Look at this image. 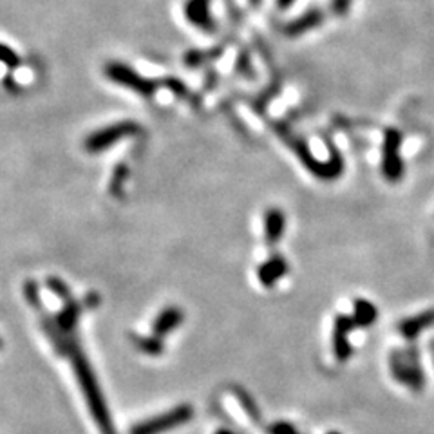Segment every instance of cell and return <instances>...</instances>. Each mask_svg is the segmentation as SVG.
I'll return each mask as SVG.
<instances>
[{
    "label": "cell",
    "mask_w": 434,
    "mask_h": 434,
    "mask_svg": "<svg viewBox=\"0 0 434 434\" xmlns=\"http://www.w3.org/2000/svg\"><path fill=\"white\" fill-rule=\"evenodd\" d=\"M64 344H66V342H64ZM67 348H69L71 360H73V368L74 371H76L80 388L81 391H84V395H86L87 403H89V409L91 413H93L94 420H96V423L100 425L101 434H116V430H114L113 427V422L108 418V411L107 407H105L104 396H101L100 389H98L96 378H94L89 364H87V360L84 358V355L78 351L76 345H67Z\"/></svg>",
    "instance_id": "6da1fadb"
},
{
    "label": "cell",
    "mask_w": 434,
    "mask_h": 434,
    "mask_svg": "<svg viewBox=\"0 0 434 434\" xmlns=\"http://www.w3.org/2000/svg\"><path fill=\"white\" fill-rule=\"evenodd\" d=\"M105 74L114 84H120V86L141 94V96H152L159 89V81L143 78L141 74H138L134 69H131V67L121 62H108L105 66Z\"/></svg>",
    "instance_id": "7a4b0ae2"
},
{
    "label": "cell",
    "mask_w": 434,
    "mask_h": 434,
    "mask_svg": "<svg viewBox=\"0 0 434 434\" xmlns=\"http://www.w3.org/2000/svg\"><path fill=\"white\" fill-rule=\"evenodd\" d=\"M140 132V125L134 123V121H118V123L108 125V127L100 128V131L93 132L86 140V151L87 152H104L107 148H111L113 145H116L118 141L125 140L128 136H134Z\"/></svg>",
    "instance_id": "3957f363"
},
{
    "label": "cell",
    "mask_w": 434,
    "mask_h": 434,
    "mask_svg": "<svg viewBox=\"0 0 434 434\" xmlns=\"http://www.w3.org/2000/svg\"><path fill=\"white\" fill-rule=\"evenodd\" d=\"M194 411L190 405H179L176 409L163 413V415L154 416L148 422H141L138 425L132 427L131 434H161L167 433V430L174 429V427L183 425V423L188 422L192 418Z\"/></svg>",
    "instance_id": "277c9868"
},
{
    "label": "cell",
    "mask_w": 434,
    "mask_h": 434,
    "mask_svg": "<svg viewBox=\"0 0 434 434\" xmlns=\"http://www.w3.org/2000/svg\"><path fill=\"white\" fill-rule=\"evenodd\" d=\"M400 143H402V136L395 128H389L385 132V141H384V163H382V168H384V176L389 181H398L402 178L403 172V163L400 159Z\"/></svg>",
    "instance_id": "5b68a950"
},
{
    "label": "cell",
    "mask_w": 434,
    "mask_h": 434,
    "mask_svg": "<svg viewBox=\"0 0 434 434\" xmlns=\"http://www.w3.org/2000/svg\"><path fill=\"white\" fill-rule=\"evenodd\" d=\"M183 11L185 19L201 31L212 33L216 29V22L210 15V0H186Z\"/></svg>",
    "instance_id": "8992f818"
},
{
    "label": "cell",
    "mask_w": 434,
    "mask_h": 434,
    "mask_svg": "<svg viewBox=\"0 0 434 434\" xmlns=\"http://www.w3.org/2000/svg\"><path fill=\"white\" fill-rule=\"evenodd\" d=\"M355 321L353 317H340L335 322V333H333V348L335 355H337L338 360H345V358L351 355V348H349V331L355 328Z\"/></svg>",
    "instance_id": "52a82bcc"
},
{
    "label": "cell",
    "mask_w": 434,
    "mask_h": 434,
    "mask_svg": "<svg viewBox=\"0 0 434 434\" xmlns=\"http://www.w3.org/2000/svg\"><path fill=\"white\" fill-rule=\"evenodd\" d=\"M288 271V264L284 261V257L273 256L266 261L264 264H261L259 270H257V277H259L261 283L264 286H273L276 283H279Z\"/></svg>",
    "instance_id": "ba28073f"
},
{
    "label": "cell",
    "mask_w": 434,
    "mask_h": 434,
    "mask_svg": "<svg viewBox=\"0 0 434 434\" xmlns=\"http://www.w3.org/2000/svg\"><path fill=\"white\" fill-rule=\"evenodd\" d=\"M393 369H395L396 378H400L402 382H405L407 385L418 389L422 388V371L418 369L415 360L409 358V355H403V360H398L395 357V362H393Z\"/></svg>",
    "instance_id": "9c48e42d"
},
{
    "label": "cell",
    "mask_w": 434,
    "mask_h": 434,
    "mask_svg": "<svg viewBox=\"0 0 434 434\" xmlns=\"http://www.w3.org/2000/svg\"><path fill=\"white\" fill-rule=\"evenodd\" d=\"M183 322V311L179 308H167V310L159 313V317L154 321L152 326V331H154V337H165L171 331H174L176 328H179V324Z\"/></svg>",
    "instance_id": "30bf717a"
},
{
    "label": "cell",
    "mask_w": 434,
    "mask_h": 434,
    "mask_svg": "<svg viewBox=\"0 0 434 434\" xmlns=\"http://www.w3.org/2000/svg\"><path fill=\"white\" fill-rule=\"evenodd\" d=\"M434 324V310L425 311V313L418 315L415 318H409V321H403L400 324V333L402 337H405L407 340H413V338L418 337L423 330L430 328Z\"/></svg>",
    "instance_id": "8fae6325"
},
{
    "label": "cell",
    "mask_w": 434,
    "mask_h": 434,
    "mask_svg": "<svg viewBox=\"0 0 434 434\" xmlns=\"http://www.w3.org/2000/svg\"><path fill=\"white\" fill-rule=\"evenodd\" d=\"M322 20H324L322 11L313 9V11H308L306 15L298 16L297 20H293L291 24H288L286 33L291 36H297V35H301V33H306V31H310V29H313V27H317Z\"/></svg>",
    "instance_id": "7c38bea8"
},
{
    "label": "cell",
    "mask_w": 434,
    "mask_h": 434,
    "mask_svg": "<svg viewBox=\"0 0 434 434\" xmlns=\"http://www.w3.org/2000/svg\"><path fill=\"white\" fill-rule=\"evenodd\" d=\"M284 213L279 208L268 210L266 219H264V228H266L268 243H277L283 237L284 232Z\"/></svg>",
    "instance_id": "4fadbf2b"
},
{
    "label": "cell",
    "mask_w": 434,
    "mask_h": 434,
    "mask_svg": "<svg viewBox=\"0 0 434 434\" xmlns=\"http://www.w3.org/2000/svg\"><path fill=\"white\" fill-rule=\"evenodd\" d=\"M376 315H378V311H376V308L373 306L371 303H368V301H357V303H355L353 321H355L357 326L368 328V326H371L373 322L376 321Z\"/></svg>",
    "instance_id": "5bb4252c"
},
{
    "label": "cell",
    "mask_w": 434,
    "mask_h": 434,
    "mask_svg": "<svg viewBox=\"0 0 434 434\" xmlns=\"http://www.w3.org/2000/svg\"><path fill=\"white\" fill-rule=\"evenodd\" d=\"M76 317H78V304L67 303L66 310H64L62 313L59 315V318H56V326H59L60 330L69 331L74 326V322H76Z\"/></svg>",
    "instance_id": "9a60e30c"
},
{
    "label": "cell",
    "mask_w": 434,
    "mask_h": 434,
    "mask_svg": "<svg viewBox=\"0 0 434 434\" xmlns=\"http://www.w3.org/2000/svg\"><path fill=\"white\" fill-rule=\"evenodd\" d=\"M136 345L138 349L147 355H159L163 351V344L159 337H138L136 338Z\"/></svg>",
    "instance_id": "2e32d148"
},
{
    "label": "cell",
    "mask_w": 434,
    "mask_h": 434,
    "mask_svg": "<svg viewBox=\"0 0 434 434\" xmlns=\"http://www.w3.org/2000/svg\"><path fill=\"white\" fill-rule=\"evenodd\" d=\"M0 64H4L9 69H15V67L20 66V56L11 47H8L6 44H0Z\"/></svg>",
    "instance_id": "e0dca14e"
},
{
    "label": "cell",
    "mask_w": 434,
    "mask_h": 434,
    "mask_svg": "<svg viewBox=\"0 0 434 434\" xmlns=\"http://www.w3.org/2000/svg\"><path fill=\"white\" fill-rule=\"evenodd\" d=\"M159 86L167 87V89L172 91L176 96H185V94H186L185 84H183L181 80H178V78H165V80H163Z\"/></svg>",
    "instance_id": "ac0fdd59"
},
{
    "label": "cell",
    "mask_w": 434,
    "mask_h": 434,
    "mask_svg": "<svg viewBox=\"0 0 434 434\" xmlns=\"http://www.w3.org/2000/svg\"><path fill=\"white\" fill-rule=\"evenodd\" d=\"M125 178H127V167H125V165H120V167H116V171H114L113 181H111V190H113V194L120 192L121 183H123Z\"/></svg>",
    "instance_id": "d6986e66"
},
{
    "label": "cell",
    "mask_w": 434,
    "mask_h": 434,
    "mask_svg": "<svg viewBox=\"0 0 434 434\" xmlns=\"http://www.w3.org/2000/svg\"><path fill=\"white\" fill-rule=\"evenodd\" d=\"M49 288L54 291V293L59 295L60 298H64V301L71 303V301H69V290H67V286L62 283V281H60V279H49Z\"/></svg>",
    "instance_id": "ffe728a7"
},
{
    "label": "cell",
    "mask_w": 434,
    "mask_h": 434,
    "mask_svg": "<svg viewBox=\"0 0 434 434\" xmlns=\"http://www.w3.org/2000/svg\"><path fill=\"white\" fill-rule=\"evenodd\" d=\"M270 433L271 434H301L293 425H291V423H286V422H279V423H276V425H271Z\"/></svg>",
    "instance_id": "44dd1931"
},
{
    "label": "cell",
    "mask_w": 434,
    "mask_h": 434,
    "mask_svg": "<svg viewBox=\"0 0 434 434\" xmlns=\"http://www.w3.org/2000/svg\"><path fill=\"white\" fill-rule=\"evenodd\" d=\"M26 297L29 298V303H31L33 306H39V290H36L35 283L26 284Z\"/></svg>",
    "instance_id": "7402d4cb"
},
{
    "label": "cell",
    "mask_w": 434,
    "mask_h": 434,
    "mask_svg": "<svg viewBox=\"0 0 434 434\" xmlns=\"http://www.w3.org/2000/svg\"><path fill=\"white\" fill-rule=\"evenodd\" d=\"M349 6H351V0H331V9L340 16L348 11Z\"/></svg>",
    "instance_id": "603a6c76"
},
{
    "label": "cell",
    "mask_w": 434,
    "mask_h": 434,
    "mask_svg": "<svg viewBox=\"0 0 434 434\" xmlns=\"http://www.w3.org/2000/svg\"><path fill=\"white\" fill-rule=\"evenodd\" d=\"M295 0H277V4H279V8L281 9H286V8H290L291 4H293Z\"/></svg>",
    "instance_id": "cb8c5ba5"
},
{
    "label": "cell",
    "mask_w": 434,
    "mask_h": 434,
    "mask_svg": "<svg viewBox=\"0 0 434 434\" xmlns=\"http://www.w3.org/2000/svg\"><path fill=\"white\" fill-rule=\"evenodd\" d=\"M216 434H233L232 430H226V429H221V430H217Z\"/></svg>",
    "instance_id": "d4e9b609"
},
{
    "label": "cell",
    "mask_w": 434,
    "mask_h": 434,
    "mask_svg": "<svg viewBox=\"0 0 434 434\" xmlns=\"http://www.w3.org/2000/svg\"><path fill=\"white\" fill-rule=\"evenodd\" d=\"M250 2H252L253 6H259V0H250Z\"/></svg>",
    "instance_id": "484cf974"
},
{
    "label": "cell",
    "mask_w": 434,
    "mask_h": 434,
    "mask_svg": "<svg viewBox=\"0 0 434 434\" xmlns=\"http://www.w3.org/2000/svg\"><path fill=\"white\" fill-rule=\"evenodd\" d=\"M330 434H338V433H330Z\"/></svg>",
    "instance_id": "4316f807"
},
{
    "label": "cell",
    "mask_w": 434,
    "mask_h": 434,
    "mask_svg": "<svg viewBox=\"0 0 434 434\" xmlns=\"http://www.w3.org/2000/svg\"><path fill=\"white\" fill-rule=\"evenodd\" d=\"M0 345H2V342H0Z\"/></svg>",
    "instance_id": "83f0119b"
}]
</instances>
